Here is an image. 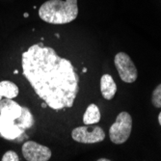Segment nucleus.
Segmentation results:
<instances>
[{"label":"nucleus","instance_id":"obj_1","mask_svg":"<svg viewBox=\"0 0 161 161\" xmlns=\"http://www.w3.org/2000/svg\"><path fill=\"white\" fill-rule=\"evenodd\" d=\"M21 65L23 75L48 107L61 110L74 106L79 76L69 60L38 42L22 53Z\"/></svg>","mask_w":161,"mask_h":161},{"label":"nucleus","instance_id":"obj_2","mask_svg":"<svg viewBox=\"0 0 161 161\" xmlns=\"http://www.w3.org/2000/svg\"><path fill=\"white\" fill-rule=\"evenodd\" d=\"M42 20L50 24H66L78 16L77 0H48L39 9Z\"/></svg>","mask_w":161,"mask_h":161},{"label":"nucleus","instance_id":"obj_3","mask_svg":"<svg viewBox=\"0 0 161 161\" xmlns=\"http://www.w3.org/2000/svg\"><path fill=\"white\" fill-rule=\"evenodd\" d=\"M132 130V118L127 112H121L109 128V137L112 143L121 145L127 141Z\"/></svg>","mask_w":161,"mask_h":161},{"label":"nucleus","instance_id":"obj_4","mask_svg":"<svg viewBox=\"0 0 161 161\" xmlns=\"http://www.w3.org/2000/svg\"><path fill=\"white\" fill-rule=\"evenodd\" d=\"M71 138L77 143L96 144L105 139V132L100 126L85 125L84 126H78L72 130Z\"/></svg>","mask_w":161,"mask_h":161},{"label":"nucleus","instance_id":"obj_5","mask_svg":"<svg viewBox=\"0 0 161 161\" xmlns=\"http://www.w3.org/2000/svg\"><path fill=\"white\" fill-rule=\"evenodd\" d=\"M116 69L119 72L121 79L125 83H133L138 77V70L131 60V58L125 52L117 53L114 58Z\"/></svg>","mask_w":161,"mask_h":161},{"label":"nucleus","instance_id":"obj_6","mask_svg":"<svg viewBox=\"0 0 161 161\" xmlns=\"http://www.w3.org/2000/svg\"><path fill=\"white\" fill-rule=\"evenodd\" d=\"M22 154L27 161H47L50 159L51 150L34 141H26L22 145Z\"/></svg>","mask_w":161,"mask_h":161},{"label":"nucleus","instance_id":"obj_7","mask_svg":"<svg viewBox=\"0 0 161 161\" xmlns=\"http://www.w3.org/2000/svg\"><path fill=\"white\" fill-rule=\"evenodd\" d=\"M0 137L9 141H22L27 138L25 130L17 125L16 120L8 119L3 116H0Z\"/></svg>","mask_w":161,"mask_h":161},{"label":"nucleus","instance_id":"obj_8","mask_svg":"<svg viewBox=\"0 0 161 161\" xmlns=\"http://www.w3.org/2000/svg\"><path fill=\"white\" fill-rule=\"evenodd\" d=\"M22 106L13 98H3L0 100V116H3L8 119L16 120L21 114Z\"/></svg>","mask_w":161,"mask_h":161},{"label":"nucleus","instance_id":"obj_9","mask_svg":"<svg viewBox=\"0 0 161 161\" xmlns=\"http://www.w3.org/2000/svg\"><path fill=\"white\" fill-rule=\"evenodd\" d=\"M100 92L105 99L111 100L117 92V85L110 75H103L100 78Z\"/></svg>","mask_w":161,"mask_h":161},{"label":"nucleus","instance_id":"obj_10","mask_svg":"<svg viewBox=\"0 0 161 161\" xmlns=\"http://www.w3.org/2000/svg\"><path fill=\"white\" fill-rule=\"evenodd\" d=\"M16 123L23 130H27L29 128H31L35 124V119H34V116L31 110L28 107L22 106L21 114L18 119H16Z\"/></svg>","mask_w":161,"mask_h":161},{"label":"nucleus","instance_id":"obj_11","mask_svg":"<svg viewBox=\"0 0 161 161\" xmlns=\"http://www.w3.org/2000/svg\"><path fill=\"white\" fill-rule=\"evenodd\" d=\"M100 118H101V115H100V111H99L97 105L92 103L87 107V109L84 113L83 123L87 125H95L100 121Z\"/></svg>","mask_w":161,"mask_h":161},{"label":"nucleus","instance_id":"obj_12","mask_svg":"<svg viewBox=\"0 0 161 161\" xmlns=\"http://www.w3.org/2000/svg\"><path fill=\"white\" fill-rule=\"evenodd\" d=\"M19 87L12 81L3 80L0 82V94L2 97L14 98L19 95Z\"/></svg>","mask_w":161,"mask_h":161},{"label":"nucleus","instance_id":"obj_13","mask_svg":"<svg viewBox=\"0 0 161 161\" xmlns=\"http://www.w3.org/2000/svg\"><path fill=\"white\" fill-rule=\"evenodd\" d=\"M152 102L155 108H161V84H159L153 90L152 96Z\"/></svg>","mask_w":161,"mask_h":161},{"label":"nucleus","instance_id":"obj_14","mask_svg":"<svg viewBox=\"0 0 161 161\" xmlns=\"http://www.w3.org/2000/svg\"><path fill=\"white\" fill-rule=\"evenodd\" d=\"M2 161H19V157L14 151H8L4 153V155L1 158Z\"/></svg>","mask_w":161,"mask_h":161},{"label":"nucleus","instance_id":"obj_15","mask_svg":"<svg viewBox=\"0 0 161 161\" xmlns=\"http://www.w3.org/2000/svg\"><path fill=\"white\" fill-rule=\"evenodd\" d=\"M158 123H159V125H161V112H160L159 115H158Z\"/></svg>","mask_w":161,"mask_h":161},{"label":"nucleus","instance_id":"obj_16","mask_svg":"<svg viewBox=\"0 0 161 161\" xmlns=\"http://www.w3.org/2000/svg\"><path fill=\"white\" fill-rule=\"evenodd\" d=\"M98 161H109L110 159H107V158H100V159H97Z\"/></svg>","mask_w":161,"mask_h":161},{"label":"nucleus","instance_id":"obj_17","mask_svg":"<svg viewBox=\"0 0 161 161\" xmlns=\"http://www.w3.org/2000/svg\"><path fill=\"white\" fill-rule=\"evenodd\" d=\"M47 106V103H46V102H45V101H43V103L42 104V108H46Z\"/></svg>","mask_w":161,"mask_h":161},{"label":"nucleus","instance_id":"obj_18","mask_svg":"<svg viewBox=\"0 0 161 161\" xmlns=\"http://www.w3.org/2000/svg\"><path fill=\"white\" fill-rule=\"evenodd\" d=\"M14 75L19 74V70H18V69H14Z\"/></svg>","mask_w":161,"mask_h":161},{"label":"nucleus","instance_id":"obj_19","mask_svg":"<svg viewBox=\"0 0 161 161\" xmlns=\"http://www.w3.org/2000/svg\"><path fill=\"white\" fill-rule=\"evenodd\" d=\"M87 70H88V69H87L86 68H84V69H82V72H84V74H85V72H87Z\"/></svg>","mask_w":161,"mask_h":161},{"label":"nucleus","instance_id":"obj_20","mask_svg":"<svg viewBox=\"0 0 161 161\" xmlns=\"http://www.w3.org/2000/svg\"><path fill=\"white\" fill-rule=\"evenodd\" d=\"M24 17H25V18H27V17H28V14H27V13H25V14H24Z\"/></svg>","mask_w":161,"mask_h":161},{"label":"nucleus","instance_id":"obj_21","mask_svg":"<svg viewBox=\"0 0 161 161\" xmlns=\"http://www.w3.org/2000/svg\"><path fill=\"white\" fill-rule=\"evenodd\" d=\"M2 99V96H1V94H0V100Z\"/></svg>","mask_w":161,"mask_h":161}]
</instances>
